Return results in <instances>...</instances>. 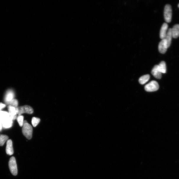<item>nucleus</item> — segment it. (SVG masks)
I'll use <instances>...</instances> for the list:
<instances>
[{
	"mask_svg": "<svg viewBox=\"0 0 179 179\" xmlns=\"http://www.w3.org/2000/svg\"><path fill=\"white\" fill-rule=\"evenodd\" d=\"M0 119L4 128H9L12 126L13 120L10 117L9 113L5 111H0Z\"/></svg>",
	"mask_w": 179,
	"mask_h": 179,
	"instance_id": "1",
	"label": "nucleus"
},
{
	"mask_svg": "<svg viewBox=\"0 0 179 179\" xmlns=\"http://www.w3.org/2000/svg\"><path fill=\"white\" fill-rule=\"evenodd\" d=\"M23 135L27 139H31L32 137V128L27 121H24L22 129Z\"/></svg>",
	"mask_w": 179,
	"mask_h": 179,
	"instance_id": "2",
	"label": "nucleus"
},
{
	"mask_svg": "<svg viewBox=\"0 0 179 179\" xmlns=\"http://www.w3.org/2000/svg\"><path fill=\"white\" fill-rule=\"evenodd\" d=\"M17 114L19 115L22 114L24 113H27L31 114L33 113L34 110L30 106L26 105L23 106L18 107L15 108Z\"/></svg>",
	"mask_w": 179,
	"mask_h": 179,
	"instance_id": "3",
	"label": "nucleus"
},
{
	"mask_svg": "<svg viewBox=\"0 0 179 179\" xmlns=\"http://www.w3.org/2000/svg\"><path fill=\"white\" fill-rule=\"evenodd\" d=\"M9 167L10 171L12 174L14 176L17 175L18 173L17 165L14 157H12L10 158L9 162Z\"/></svg>",
	"mask_w": 179,
	"mask_h": 179,
	"instance_id": "4",
	"label": "nucleus"
},
{
	"mask_svg": "<svg viewBox=\"0 0 179 179\" xmlns=\"http://www.w3.org/2000/svg\"><path fill=\"white\" fill-rule=\"evenodd\" d=\"M172 16V7L169 4L165 5L164 11L165 19L166 22L170 23L171 21Z\"/></svg>",
	"mask_w": 179,
	"mask_h": 179,
	"instance_id": "5",
	"label": "nucleus"
},
{
	"mask_svg": "<svg viewBox=\"0 0 179 179\" xmlns=\"http://www.w3.org/2000/svg\"><path fill=\"white\" fill-rule=\"evenodd\" d=\"M159 86L158 82L155 81H152L146 85L145 87V90L148 92H153L158 90Z\"/></svg>",
	"mask_w": 179,
	"mask_h": 179,
	"instance_id": "6",
	"label": "nucleus"
},
{
	"mask_svg": "<svg viewBox=\"0 0 179 179\" xmlns=\"http://www.w3.org/2000/svg\"><path fill=\"white\" fill-rule=\"evenodd\" d=\"M168 48L167 43L166 40L165 39H162L159 45L158 49L159 52L162 53H165L166 52Z\"/></svg>",
	"mask_w": 179,
	"mask_h": 179,
	"instance_id": "7",
	"label": "nucleus"
},
{
	"mask_svg": "<svg viewBox=\"0 0 179 179\" xmlns=\"http://www.w3.org/2000/svg\"><path fill=\"white\" fill-rule=\"evenodd\" d=\"M151 73L154 77L158 79H160L162 77V73L160 71L158 65H156L154 67Z\"/></svg>",
	"mask_w": 179,
	"mask_h": 179,
	"instance_id": "8",
	"label": "nucleus"
},
{
	"mask_svg": "<svg viewBox=\"0 0 179 179\" xmlns=\"http://www.w3.org/2000/svg\"><path fill=\"white\" fill-rule=\"evenodd\" d=\"M6 151L7 154L9 155H12L14 153L12 142L11 139L7 141Z\"/></svg>",
	"mask_w": 179,
	"mask_h": 179,
	"instance_id": "9",
	"label": "nucleus"
},
{
	"mask_svg": "<svg viewBox=\"0 0 179 179\" xmlns=\"http://www.w3.org/2000/svg\"><path fill=\"white\" fill-rule=\"evenodd\" d=\"M168 26L166 23H164L162 26L160 31V38L162 39H165L168 30Z\"/></svg>",
	"mask_w": 179,
	"mask_h": 179,
	"instance_id": "10",
	"label": "nucleus"
},
{
	"mask_svg": "<svg viewBox=\"0 0 179 179\" xmlns=\"http://www.w3.org/2000/svg\"><path fill=\"white\" fill-rule=\"evenodd\" d=\"M14 92L12 90H8L5 94L4 98V101L7 103V102L11 101L14 99Z\"/></svg>",
	"mask_w": 179,
	"mask_h": 179,
	"instance_id": "11",
	"label": "nucleus"
},
{
	"mask_svg": "<svg viewBox=\"0 0 179 179\" xmlns=\"http://www.w3.org/2000/svg\"><path fill=\"white\" fill-rule=\"evenodd\" d=\"M8 108L10 117L12 118L13 121L15 120V119L17 118V113L16 112L15 108L9 105L8 107Z\"/></svg>",
	"mask_w": 179,
	"mask_h": 179,
	"instance_id": "12",
	"label": "nucleus"
},
{
	"mask_svg": "<svg viewBox=\"0 0 179 179\" xmlns=\"http://www.w3.org/2000/svg\"><path fill=\"white\" fill-rule=\"evenodd\" d=\"M172 38V29L170 28L168 30L166 36L165 38V39L166 40L167 42L168 48L170 47L171 44Z\"/></svg>",
	"mask_w": 179,
	"mask_h": 179,
	"instance_id": "13",
	"label": "nucleus"
},
{
	"mask_svg": "<svg viewBox=\"0 0 179 179\" xmlns=\"http://www.w3.org/2000/svg\"><path fill=\"white\" fill-rule=\"evenodd\" d=\"M173 37L177 38L179 37V25L177 24L173 26L172 29Z\"/></svg>",
	"mask_w": 179,
	"mask_h": 179,
	"instance_id": "14",
	"label": "nucleus"
},
{
	"mask_svg": "<svg viewBox=\"0 0 179 179\" xmlns=\"http://www.w3.org/2000/svg\"><path fill=\"white\" fill-rule=\"evenodd\" d=\"M158 66L160 71L162 74H165L166 72V65L165 61H161Z\"/></svg>",
	"mask_w": 179,
	"mask_h": 179,
	"instance_id": "15",
	"label": "nucleus"
},
{
	"mask_svg": "<svg viewBox=\"0 0 179 179\" xmlns=\"http://www.w3.org/2000/svg\"><path fill=\"white\" fill-rule=\"evenodd\" d=\"M150 76L148 74L142 76L139 79V82L141 84H144L147 82L150 79Z\"/></svg>",
	"mask_w": 179,
	"mask_h": 179,
	"instance_id": "16",
	"label": "nucleus"
},
{
	"mask_svg": "<svg viewBox=\"0 0 179 179\" xmlns=\"http://www.w3.org/2000/svg\"><path fill=\"white\" fill-rule=\"evenodd\" d=\"M9 139V137L5 135L0 134V146H3Z\"/></svg>",
	"mask_w": 179,
	"mask_h": 179,
	"instance_id": "17",
	"label": "nucleus"
},
{
	"mask_svg": "<svg viewBox=\"0 0 179 179\" xmlns=\"http://www.w3.org/2000/svg\"><path fill=\"white\" fill-rule=\"evenodd\" d=\"M6 104L9 105V106L16 108L18 107V102L17 100L14 99L11 101L7 102Z\"/></svg>",
	"mask_w": 179,
	"mask_h": 179,
	"instance_id": "18",
	"label": "nucleus"
},
{
	"mask_svg": "<svg viewBox=\"0 0 179 179\" xmlns=\"http://www.w3.org/2000/svg\"><path fill=\"white\" fill-rule=\"evenodd\" d=\"M40 119L38 118L33 117L32 119V123L33 127H36L39 123Z\"/></svg>",
	"mask_w": 179,
	"mask_h": 179,
	"instance_id": "19",
	"label": "nucleus"
},
{
	"mask_svg": "<svg viewBox=\"0 0 179 179\" xmlns=\"http://www.w3.org/2000/svg\"><path fill=\"white\" fill-rule=\"evenodd\" d=\"M18 123L20 126H23L24 124V116L22 115H19L17 118Z\"/></svg>",
	"mask_w": 179,
	"mask_h": 179,
	"instance_id": "20",
	"label": "nucleus"
},
{
	"mask_svg": "<svg viewBox=\"0 0 179 179\" xmlns=\"http://www.w3.org/2000/svg\"><path fill=\"white\" fill-rule=\"evenodd\" d=\"M6 107V105L2 103L1 102H0V111H1V110L5 108Z\"/></svg>",
	"mask_w": 179,
	"mask_h": 179,
	"instance_id": "21",
	"label": "nucleus"
},
{
	"mask_svg": "<svg viewBox=\"0 0 179 179\" xmlns=\"http://www.w3.org/2000/svg\"><path fill=\"white\" fill-rule=\"evenodd\" d=\"M2 126L1 121L0 119V131H1L2 129Z\"/></svg>",
	"mask_w": 179,
	"mask_h": 179,
	"instance_id": "22",
	"label": "nucleus"
},
{
	"mask_svg": "<svg viewBox=\"0 0 179 179\" xmlns=\"http://www.w3.org/2000/svg\"><path fill=\"white\" fill-rule=\"evenodd\" d=\"M178 7H179V4L178 5Z\"/></svg>",
	"mask_w": 179,
	"mask_h": 179,
	"instance_id": "23",
	"label": "nucleus"
}]
</instances>
